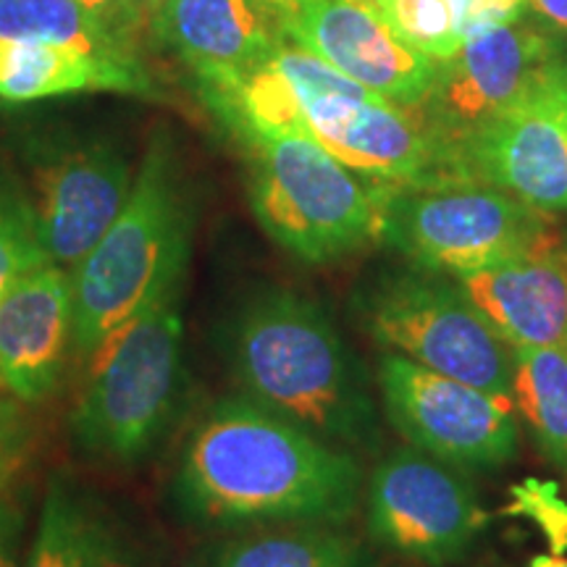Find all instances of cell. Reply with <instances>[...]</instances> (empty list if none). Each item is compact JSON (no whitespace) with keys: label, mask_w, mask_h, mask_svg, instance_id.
Masks as SVG:
<instances>
[{"label":"cell","mask_w":567,"mask_h":567,"mask_svg":"<svg viewBox=\"0 0 567 567\" xmlns=\"http://www.w3.org/2000/svg\"><path fill=\"white\" fill-rule=\"evenodd\" d=\"M363 467L247 394L224 396L184 442L174 496L200 526H342L358 513Z\"/></svg>","instance_id":"6da1fadb"},{"label":"cell","mask_w":567,"mask_h":567,"mask_svg":"<svg viewBox=\"0 0 567 567\" xmlns=\"http://www.w3.org/2000/svg\"><path fill=\"white\" fill-rule=\"evenodd\" d=\"M229 360L243 394L342 450L375 452L379 408L360 360L321 302L266 289L234 316Z\"/></svg>","instance_id":"7a4b0ae2"},{"label":"cell","mask_w":567,"mask_h":567,"mask_svg":"<svg viewBox=\"0 0 567 567\" xmlns=\"http://www.w3.org/2000/svg\"><path fill=\"white\" fill-rule=\"evenodd\" d=\"M195 208L166 132L151 140L116 221L74 266V352L92 360L193 255Z\"/></svg>","instance_id":"3957f363"},{"label":"cell","mask_w":567,"mask_h":567,"mask_svg":"<svg viewBox=\"0 0 567 567\" xmlns=\"http://www.w3.org/2000/svg\"><path fill=\"white\" fill-rule=\"evenodd\" d=\"M184 281L187 274L163 284L90 363V381L71 413V434L87 455L134 463L174 421L184 379Z\"/></svg>","instance_id":"277c9868"},{"label":"cell","mask_w":567,"mask_h":567,"mask_svg":"<svg viewBox=\"0 0 567 567\" xmlns=\"http://www.w3.org/2000/svg\"><path fill=\"white\" fill-rule=\"evenodd\" d=\"M260 229L308 266L342 260L381 239L379 182L354 174L310 134L243 145Z\"/></svg>","instance_id":"5b68a950"},{"label":"cell","mask_w":567,"mask_h":567,"mask_svg":"<svg viewBox=\"0 0 567 567\" xmlns=\"http://www.w3.org/2000/svg\"><path fill=\"white\" fill-rule=\"evenodd\" d=\"M381 239L417 268L463 276L555 243L547 213L481 182L381 184Z\"/></svg>","instance_id":"8992f818"},{"label":"cell","mask_w":567,"mask_h":567,"mask_svg":"<svg viewBox=\"0 0 567 567\" xmlns=\"http://www.w3.org/2000/svg\"><path fill=\"white\" fill-rule=\"evenodd\" d=\"M358 316L386 352L513 402V347L488 329L450 276L425 268L379 276L360 295Z\"/></svg>","instance_id":"52a82bcc"},{"label":"cell","mask_w":567,"mask_h":567,"mask_svg":"<svg viewBox=\"0 0 567 567\" xmlns=\"http://www.w3.org/2000/svg\"><path fill=\"white\" fill-rule=\"evenodd\" d=\"M21 193L32 234L45 260L69 268L116 221L132 193L130 151L105 134H45L24 145Z\"/></svg>","instance_id":"ba28073f"},{"label":"cell","mask_w":567,"mask_h":567,"mask_svg":"<svg viewBox=\"0 0 567 567\" xmlns=\"http://www.w3.org/2000/svg\"><path fill=\"white\" fill-rule=\"evenodd\" d=\"M486 523L476 486L460 467L415 446H400L375 465L368 534L394 555L429 567L452 565L467 555Z\"/></svg>","instance_id":"9c48e42d"},{"label":"cell","mask_w":567,"mask_h":567,"mask_svg":"<svg viewBox=\"0 0 567 567\" xmlns=\"http://www.w3.org/2000/svg\"><path fill=\"white\" fill-rule=\"evenodd\" d=\"M379 389L389 423L415 450L460 471H494L517 455L515 405L386 352Z\"/></svg>","instance_id":"30bf717a"},{"label":"cell","mask_w":567,"mask_h":567,"mask_svg":"<svg viewBox=\"0 0 567 567\" xmlns=\"http://www.w3.org/2000/svg\"><path fill=\"white\" fill-rule=\"evenodd\" d=\"M559 59L555 34L526 13L467 40L450 61L439 63L417 111L452 161V151L467 134L528 97Z\"/></svg>","instance_id":"8fae6325"},{"label":"cell","mask_w":567,"mask_h":567,"mask_svg":"<svg viewBox=\"0 0 567 567\" xmlns=\"http://www.w3.org/2000/svg\"><path fill=\"white\" fill-rule=\"evenodd\" d=\"M559 59L544 82L452 151L463 182H481L542 213L567 210V92Z\"/></svg>","instance_id":"7c38bea8"},{"label":"cell","mask_w":567,"mask_h":567,"mask_svg":"<svg viewBox=\"0 0 567 567\" xmlns=\"http://www.w3.org/2000/svg\"><path fill=\"white\" fill-rule=\"evenodd\" d=\"M274 11L284 40L386 101L417 109L431 92L439 63L396 38L373 0H292Z\"/></svg>","instance_id":"4fadbf2b"},{"label":"cell","mask_w":567,"mask_h":567,"mask_svg":"<svg viewBox=\"0 0 567 567\" xmlns=\"http://www.w3.org/2000/svg\"><path fill=\"white\" fill-rule=\"evenodd\" d=\"M302 132L371 182H463L421 111L386 97L318 95L305 103Z\"/></svg>","instance_id":"5bb4252c"},{"label":"cell","mask_w":567,"mask_h":567,"mask_svg":"<svg viewBox=\"0 0 567 567\" xmlns=\"http://www.w3.org/2000/svg\"><path fill=\"white\" fill-rule=\"evenodd\" d=\"M71 350L74 276L45 260L0 297V386L21 405H38L55 392Z\"/></svg>","instance_id":"9a60e30c"},{"label":"cell","mask_w":567,"mask_h":567,"mask_svg":"<svg viewBox=\"0 0 567 567\" xmlns=\"http://www.w3.org/2000/svg\"><path fill=\"white\" fill-rule=\"evenodd\" d=\"M450 279L505 344L567 347V247L544 243Z\"/></svg>","instance_id":"2e32d148"},{"label":"cell","mask_w":567,"mask_h":567,"mask_svg":"<svg viewBox=\"0 0 567 567\" xmlns=\"http://www.w3.org/2000/svg\"><path fill=\"white\" fill-rule=\"evenodd\" d=\"M147 32L193 69L197 84L243 74L284 40L266 0H163Z\"/></svg>","instance_id":"e0dca14e"},{"label":"cell","mask_w":567,"mask_h":567,"mask_svg":"<svg viewBox=\"0 0 567 567\" xmlns=\"http://www.w3.org/2000/svg\"><path fill=\"white\" fill-rule=\"evenodd\" d=\"M76 92L153 97L155 80L142 59L51 42L0 40V101L32 103Z\"/></svg>","instance_id":"ac0fdd59"},{"label":"cell","mask_w":567,"mask_h":567,"mask_svg":"<svg viewBox=\"0 0 567 567\" xmlns=\"http://www.w3.org/2000/svg\"><path fill=\"white\" fill-rule=\"evenodd\" d=\"M21 567H145V555L118 517L55 476Z\"/></svg>","instance_id":"d6986e66"},{"label":"cell","mask_w":567,"mask_h":567,"mask_svg":"<svg viewBox=\"0 0 567 567\" xmlns=\"http://www.w3.org/2000/svg\"><path fill=\"white\" fill-rule=\"evenodd\" d=\"M184 567H375V559L337 526L287 523L205 544Z\"/></svg>","instance_id":"ffe728a7"},{"label":"cell","mask_w":567,"mask_h":567,"mask_svg":"<svg viewBox=\"0 0 567 567\" xmlns=\"http://www.w3.org/2000/svg\"><path fill=\"white\" fill-rule=\"evenodd\" d=\"M513 402L542 455L567 471V347H513Z\"/></svg>","instance_id":"44dd1931"},{"label":"cell","mask_w":567,"mask_h":567,"mask_svg":"<svg viewBox=\"0 0 567 567\" xmlns=\"http://www.w3.org/2000/svg\"><path fill=\"white\" fill-rule=\"evenodd\" d=\"M0 40L74 45L92 53L140 59L80 0H0Z\"/></svg>","instance_id":"7402d4cb"},{"label":"cell","mask_w":567,"mask_h":567,"mask_svg":"<svg viewBox=\"0 0 567 567\" xmlns=\"http://www.w3.org/2000/svg\"><path fill=\"white\" fill-rule=\"evenodd\" d=\"M373 3L389 30L425 59L436 63L450 61L463 48L450 0H373Z\"/></svg>","instance_id":"603a6c76"},{"label":"cell","mask_w":567,"mask_h":567,"mask_svg":"<svg viewBox=\"0 0 567 567\" xmlns=\"http://www.w3.org/2000/svg\"><path fill=\"white\" fill-rule=\"evenodd\" d=\"M45 264L19 195L0 189V297L19 276Z\"/></svg>","instance_id":"cb8c5ba5"},{"label":"cell","mask_w":567,"mask_h":567,"mask_svg":"<svg viewBox=\"0 0 567 567\" xmlns=\"http://www.w3.org/2000/svg\"><path fill=\"white\" fill-rule=\"evenodd\" d=\"M509 515L528 517L547 536L549 549L555 555L567 551V499L559 494L555 481L526 478L513 486V505Z\"/></svg>","instance_id":"d4e9b609"},{"label":"cell","mask_w":567,"mask_h":567,"mask_svg":"<svg viewBox=\"0 0 567 567\" xmlns=\"http://www.w3.org/2000/svg\"><path fill=\"white\" fill-rule=\"evenodd\" d=\"M32 452L30 417L21 402L0 386V494L9 492L13 478L27 465Z\"/></svg>","instance_id":"484cf974"},{"label":"cell","mask_w":567,"mask_h":567,"mask_svg":"<svg viewBox=\"0 0 567 567\" xmlns=\"http://www.w3.org/2000/svg\"><path fill=\"white\" fill-rule=\"evenodd\" d=\"M463 45L496 27L513 24L528 13V0H450Z\"/></svg>","instance_id":"4316f807"},{"label":"cell","mask_w":567,"mask_h":567,"mask_svg":"<svg viewBox=\"0 0 567 567\" xmlns=\"http://www.w3.org/2000/svg\"><path fill=\"white\" fill-rule=\"evenodd\" d=\"M113 34H118L126 45L137 48L147 32V19L137 11L132 0H80Z\"/></svg>","instance_id":"83f0119b"},{"label":"cell","mask_w":567,"mask_h":567,"mask_svg":"<svg viewBox=\"0 0 567 567\" xmlns=\"http://www.w3.org/2000/svg\"><path fill=\"white\" fill-rule=\"evenodd\" d=\"M27 507L9 492L0 494V567H21L24 563Z\"/></svg>","instance_id":"f1b7e54d"},{"label":"cell","mask_w":567,"mask_h":567,"mask_svg":"<svg viewBox=\"0 0 567 567\" xmlns=\"http://www.w3.org/2000/svg\"><path fill=\"white\" fill-rule=\"evenodd\" d=\"M528 13L555 38L567 40V0H528Z\"/></svg>","instance_id":"f546056e"},{"label":"cell","mask_w":567,"mask_h":567,"mask_svg":"<svg viewBox=\"0 0 567 567\" xmlns=\"http://www.w3.org/2000/svg\"><path fill=\"white\" fill-rule=\"evenodd\" d=\"M528 567H567V557L555 555V551H549V555H536L530 559Z\"/></svg>","instance_id":"4dcf8cb0"},{"label":"cell","mask_w":567,"mask_h":567,"mask_svg":"<svg viewBox=\"0 0 567 567\" xmlns=\"http://www.w3.org/2000/svg\"><path fill=\"white\" fill-rule=\"evenodd\" d=\"M134 6H137V11L142 13V17H145L147 21H151V17L155 13V9H158V6L163 3V0H132Z\"/></svg>","instance_id":"1f68e13d"},{"label":"cell","mask_w":567,"mask_h":567,"mask_svg":"<svg viewBox=\"0 0 567 567\" xmlns=\"http://www.w3.org/2000/svg\"><path fill=\"white\" fill-rule=\"evenodd\" d=\"M268 6H271V9H276V6H284V3H292V0H266Z\"/></svg>","instance_id":"d6a6232c"},{"label":"cell","mask_w":567,"mask_h":567,"mask_svg":"<svg viewBox=\"0 0 567 567\" xmlns=\"http://www.w3.org/2000/svg\"><path fill=\"white\" fill-rule=\"evenodd\" d=\"M559 80H563V63H559ZM563 87H565V92H567V84H565V80H563Z\"/></svg>","instance_id":"836d02e7"},{"label":"cell","mask_w":567,"mask_h":567,"mask_svg":"<svg viewBox=\"0 0 567 567\" xmlns=\"http://www.w3.org/2000/svg\"><path fill=\"white\" fill-rule=\"evenodd\" d=\"M563 80H565V84H567V66H565V61H563Z\"/></svg>","instance_id":"e575fe53"},{"label":"cell","mask_w":567,"mask_h":567,"mask_svg":"<svg viewBox=\"0 0 567 567\" xmlns=\"http://www.w3.org/2000/svg\"><path fill=\"white\" fill-rule=\"evenodd\" d=\"M563 61H565V66H567V59H563Z\"/></svg>","instance_id":"d590c367"}]
</instances>
